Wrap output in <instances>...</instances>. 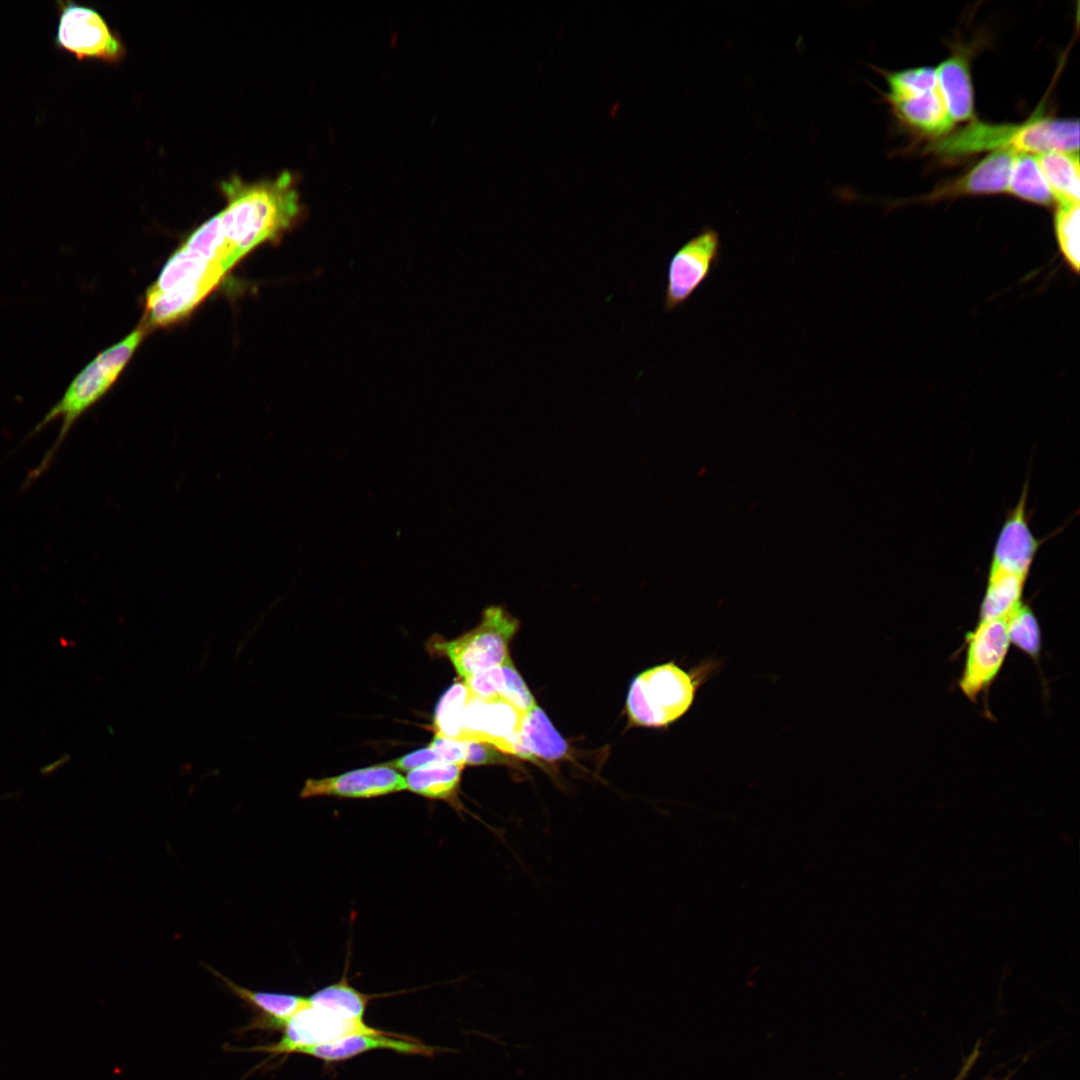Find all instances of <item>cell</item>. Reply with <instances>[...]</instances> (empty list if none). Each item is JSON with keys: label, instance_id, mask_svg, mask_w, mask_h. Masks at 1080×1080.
<instances>
[{"label": "cell", "instance_id": "cell-12", "mask_svg": "<svg viewBox=\"0 0 1080 1080\" xmlns=\"http://www.w3.org/2000/svg\"><path fill=\"white\" fill-rule=\"evenodd\" d=\"M1079 121L1044 117L1036 112L1022 124H1016L1011 150L1031 154L1051 151L1078 152Z\"/></svg>", "mask_w": 1080, "mask_h": 1080}, {"label": "cell", "instance_id": "cell-13", "mask_svg": "<svg viewBox=\"0 0 1080 1080\" xmlns=\"http://www.w3.org/2000/svg\"><path fill=\"white\" fill-rule=\"evenodd\" d=\"M507 754L525 760L553 762L569 756V745L558 733L546 713L536 704L524 713Z\"/></svg>", "mask_w": 1080, "mask_h": 1080}, {"label": "cell", "instance_id": "cell-16", "mask_svg": "<svg viewBox=\"0 0 1080 1080\" xmlns=\"http://www.w3.org/2000/svg\"><path fill=\"white\" fill-rule=\"evenodd\" d=\"M210 970L222 980L235 996L258 1011V1017L246 1027L247 1030H279L284 1028L295 1013L309 1005V999L306 997L287 993L250 990L239 986L218 971L212 968Z\"/></svg>", "mask_w": 1080, "mask_h": 1080}, {"label": "cell", "instance_id": "cell-22", "mask_svg": "<svg viewBox=\"0 0 1080 1080\" xmlns=\"http://www.w3.org/2000/svg\"><path fill=\"white\" fill-rule=\"evenodd\" d=\"M375 995L364 994L349 984L346 972L335 983L325 986L308 999L310 1005L351 1020H363L368 1002Z\"/></svg>", "mask_w": 1080, "mask_h": 1080}, {"label": "cell", "instance_id": "cell-10", "mask_svg": "<svg viewBox=\"0 0 1080 1080\" xmlns=\"http://www.w3.org/2000/svg\"><path fill=\"white\" fill-rule=\"evenodd\" d=\"M406 790L405 778L395 769L379 764L340 775L306 780L300 797L318 796L369 799Z\"/></svg>", "mask_w": 1080, "mask_h": 1080}, {"label": "cell", "instance_id": "cell-32", "mask_svg": "<svg viewBox=\"0 0 1080 1080\" xmlns=\"http://www.w3.org/2000/svg\"><path fill=\"white\" fill-rule=\"evenodd\" d=\"M440 761L433 749L428 745L425 748L415 750L395 760L383 763L393 769L412 771L429 763Z\"/></svg>", "mask_w": 1080, "mask_h": 1080}, {"label": "cell", "instance_id": "cell-19", "mask_svg": "<svg viewBox=\"0 0 1080 1080\" xmlns=\"http://www.w3.org/2000/svg\"><path fill=\"white\" fill-rule=\"evenodd\" d=\"M888 101L903 121L924 133L939 135L953 126L939 87L922 95Z\"/></svg>", "mask_w": 1080, "mask_h": 1080}, {"label": "cell", "instance_id": "cell-2", "mask_svg": "<svg viewBox=\"0 0 1080 1080\" xmlns=\"http://www.w3.org/2000/svg\"><path fill=\"white\" fill-rule=\"evenodd\" d=\"M143 332V328L135 329L120 342L100 352L74 377L63 396L36 425L31 435L55 419H61L55 443L32 473L33 477L39 476L48 467L76 420L110 390L142 341Z\"/></svg>", "mask_w": 1080, "mask_h": 1080}, {"label": "cell", "instance_id": "cell-29", "mask_svg": "<svg viewBox=\"0 0 1080 1080\" xmlns=\"http://www.w3.org/2000/svg\"><path fill=\"white\" fill-rule=\"evenodd\" d=\"M464 683L470 696L474 698L482 700L501 699L504 688V675L501 665L479 671L464 679Z\"/></svg>", "mask_w": 1080, "mask_h": 1080}, {"label": "cell", "instance_id": "cell-26", "mask_svg": "<svg viewBox=\"0 0 1080 1080\" xmlns=\"http://www.w3.org/2000/svg\"><path fill=\"white\" fill-rule=\"evenodd\" d=\"M883 73L890 89L886 94L887 100L918 96L938 88L937 73L933 67L922 66Z\"/></svg>", "mask_w": 1080, "mask_h": 1080}, {"label": "cell", "instance_id": "cell-6", "mask_svg": "<svg viewBox=\"0 0 1080 1080\" xmlns=\"http://www.w3.org/2000/svg\"><path fill=\"white\" fill-rule=\"evenodd\" d=\"M720 253L719 233L705 227L672 255L664 291L666 312H673L690 299L719 263Z\"/></svg>", "mask_w": 1080, "mask_h": 1080}, {"label": "cell", "instance_id": "cell-8", "mask_svg": "<svg viewBox=\"0 0 1080 1080\" xmlns=\"http://www.w3.org/2000/svg\"><path fill=\"white\" fill-rule=\"evenodd\" d=\"M352 1034H399L374 1029L363 1020H351L328 1010L309 1005L295 1013L284 1027L281 1040L277 1043L255 1046L246 1051L290 1054L297 1049L331 1042Z\"/></svg>", "mask_w": 1080, "mask_h": 1080}, {"label": "cell", "instance_id": "cell-25", "mask_svg": "<svg viewBox=\"0 0 1080 1080\" xmlns=\"http://www.w3.org/2000/svg\"><path fill=\"white\" fill-rule=\"evenodd\" d=\"M1007 630L1010 644L1016 646L1031 659L1038 661L1042 649L1041 628L1028 603L1022 600L1009 613Z\"/></svg>", "mask_w": 1080, "mask_h": 1080}, {"label": "cell", "instance_id": "cell-4", "mask_svg": "<svg viewBox=\"0 0 1080 1080\" xmlns=\"http://www.w3.org/2000/svg\"><path fill=\"white\" fill-rule=\"evenodd\" d=\"M518 629L516 618L500 606H491L484 610L481 622L475 628L450 641L433 639L431 647L446 656L458 674L466 679L501 665L509 657V643Z\"/></svg>", "mask_w": 1080, "mask_h": 1080}, {"label": "cell", "instance_id": "cell-30", "mask_svg": "<svg viewBox=\"0 0 1080 1080\" xmlns=\"http://www.w3.org/2000/svg\"><path fill=\"white\" fill-rule=\"evenodd\" d=\"M508 762L506 754L495 746L482 741H466L465 764H504Z\"/></svg>", "mask_w": 1080, "mask_h": 1080}, {"label": "cell", "instance_id": "cell-3", "mask_svg": "<svg viewBox=\"0 0 1080 1080\" xmlns=\"http://www.w3.org/2000/svg\"><path fill=\"white\" fill-rule=\"evenodd\" d=\"M699 672H687L669 662L652 667L632 681L626 710L632 724L665 727L681 718L692 706L700 681Z\"/></svg>", "mask_w": 1080, "mask_h": 1080}, {"label": "cell", "instance_id": "cell-15", "mask_svg": "<svg viewBox=\"0 0 1080 1080\" xmlns=\"http://www.w3.org/2000/svg\"><path fill=\"white\" fill-rule=\"evenodd\" d=\"M1015 156L1016 152L1010 149L994 150L965 175L940 187L928 198L939 199L964 194L1007 191Z\"/></svg>", "mask_w": 1080, "mask_h": 1080}, {"label": "cell", "instance_id": "cell-1", "mask_svg": "<svg viewBox=\"0 0 1080 1080\" xmlns=\"http://www.w3.org/2000/svg\"><path fill=\"white\" fill-rule=\"evenodd\" d=\"M227 206L218 213L225 245L236 263L256 246L277 238L300 214L295 178L283 171L272 180L222 182Z\"/></svg>", "mask_w": 1080, "mask_h": 1080}, {"label": "cell", "instance_id": "cell-28", "mask_svg": "<svg viewBox=\"0 0 1080 1080\" xmlns=\"http://www.w3.org/2000/svg\"><path fill=\"white\" fill-rule=\"evenodd\" d=\"M504 675V688L501 699L524 714L535 705V699L525 681L513 665L510 656L501 664Z\"/></svg>", "mask_w": 1080, "mask_h": 1080}, {"label": "cell", "instance_id": "cell-18", "mask_svg": "<svg viewBox=\"0 0 1080 1080\" xmlns=\"http://www.w3.org/2000/svg\"><path fill=\"white\" fill-rule=\"evenodd\" d=\"M935 69L938 87L952 123L972 118L974 114L973 87L966 57L953 54L944 59Z\"/></svg>", "mask_w": 1080, "mask_h": 1080}, {"label": "cell", "instance_id": "cell-14", "mask_svg": "<svg viewBox=\"0 0 1080 1080\" xmlns=\"http://www.w3.org/2000/svg\"><path fill=\"white\" fill-rule=\"evenodd\" d=\"M392 1035L352 1034L320 1045L303 1047L294 1053H301L326 1062L347 1060L367 1051L377 1049L392 1050L401 1054L431 1056L435 1048L424 1045L414 1039L391 1038Z\"/></svg>", "mask_w": 1080, "mask_h": 1080}, {"label": "cell", "instance_id": "cell-9", "mask_svg": "<svg viewBox=\"0 0 1080 1080\" xmlns=\"http://www.w3.org/2000/svg\"><path fill=\"white\" fill-rule=\"evenodd\" d=\"M1028 482L1025 483L1016 506L1009 511L1001 527L989 569L1029 576L1042 540L1030 528L1027 511Z\"/></svg>", "mask_w": 1080, "mask_h": 1080}, {"label": "cell", "instance_id": "cell-17", "mask_svg": "<svg viewBox=\"0 0 1080 1080\" xmlns=\"http://www.w3.org/2000/svg\"><path fill=\"white\" fill-rule=\"evenodd\" d=\"M464 767V763L444 761L426 764L407 773L406 789L427 799L445 801L459 814L467 812L458 797Z\"/></svg>", "mask_w": 1080, "mask_h": 1080}, {"label": "cell", "instance_id": "cell-31", "mask_svg": "<svg viewBox=\"0 0 1080 1080\" xmlns=\"http://www.w3.org/2000/svg\"><path fill=\"white\" fill-rule=\"evenodd\" d=\"M429 746L436 753L440 761L465 764L466 741L435 735Z\"/></svg>", "mask_w": 1080, "mask_h": 1080}, {"label": "cell", "instance_id": "cell-23", "mask_svg": "<svg viewBox=\"0 0 1080 1080\" xmlns=\"http://www.w3.org/2000/svg\"><path fill=\"white\" fill-rule=\"evenodd\" d=\"M1007 191L1039 205H1051L1055 200L1039 168L1036 156L1027 153L1016 154Z\"/></svg>", "mask_w": 1080, "mask_h": 1080}, {"label": "cell", "instance_id": "cell-33", "mask_svg": "<svg viewBox=\"0 0 1080 1080\" xmlns=\"http://www.w3.org/2000/svg\"><path fill=\"white\" fill-rule=\"evenodd\" d=\"M69 760H70V757L65 754L62 757H60L59 759H57L56 761H53L52 763L47 764L46 766L42 767L40 772L43 775L51 774L54 771H56L59 767L63 766Z\"/></svg>", "mask_w": 1080, "mask_h": 1080}, {"label": "cell", "instance_id": "cell-5", "mask_svg": "<svg viewBox=\"0 0 1080 1080\" xmlns=\"http://www.w3.org/2000/svg\"><path fill=\"white\" fill-rule=\"evenodd\" d=\"M58 22L53 37L55 49L76 60L118 63L125 55L120 37L94 8L73 1H56Z\"/></svg>", "mask_w": 1080, "mask_h": 1080}, {"label": "cell", "instance_id": "cell-20", "mask_svg": "<svg viewBox=\"0 0 1080 1080\" xmlns=\"http://www.w3.org/2000/svg\"><path fill=\"white\" fill-rule=\"evenodd\" d=\"M1039 168L1059 204L1079 203L1078 152L1051 151L1036 156Z\"/></svg>", "mask_w": 1080, "mask_h": 1080}, {"label": "cell", "instance_id": "cell-21", "mask_svg": "<svg viewBox=\"0 0 1080 1080\" xmlns=\"http://www.w3.org/2000/svg\"><path fill=\"white\" fill-rule=\"evenodd\" d=\"M1026 581L1021 575L989 569L979 621L1007 616L1023 600Z\"/></svg>", "mask_w": 1080, "mask_h": 1080}, {"label": "cell", "instance_id": "cell-27", "mask_svg": "<svg viewBox=\"0 0 1080 1080\" xmlns=\"http://www.w3.org/2000/svg\"><path fill=\"white\" fill-rule=\"evenodd\" d=\"M1079 203L1059 204L1055 215V232L1059 247L1075 271L1079 268Z\"/></svg>", "mask_w": 1080, "mask_h": 1080}, {"label": "cell", "instance_id": "cell-7", "mask_svg": "<svg viewBox=\"0 0 1080 1080\" xmlns=\"http://www.w3.org/2000/svg\"><path fill=\"white\" fill-rule=\"evenodd\" d=\"M1008 615L979 621L975 629L966 634V656L959 687L973 702L990 688L1004 664L1010 646Z\"/></svg>", "mask_w": 1080, "mask_h": 1080}, {"label": "cell", "instance_id": "cell-11", "mask_svg": "<svg viewBox=\"0 0 1080 1080\" xmlns=\"http://www.w3.org/2000/svg\"><path fill=\"white\" fill-rule=\"evenodd\" d=\"M522 716L502 699L482 700L470 696L464 710L460 741L487 742L505 754L508 742L519 730Z\"/></svg>", "mask_w": 1080, "mask_h": 1080}, {"label": "cell", "instance_id": "cell-24", "mask_svg": "<svg viewBox=\"0 0 1080 1080\" xmlns=\"http://www.w3.org/2000/svg\"><path fill=\"white\" fill-rule=\"evenodd\" d=\"M469 697L464 682H456L445 691L435 709L433 719L435 735L460 740L463 732L464 710Z\"/></svg>", "mask_w": 1080, "mask_h": 1080}]
</instances>
